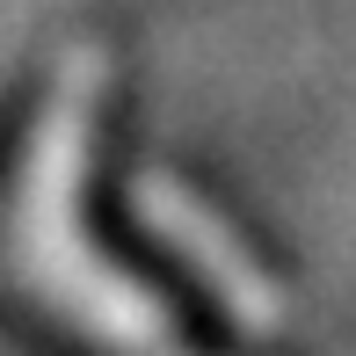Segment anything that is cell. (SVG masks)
Wrapping results in <instances>:
<instances>
[{"label":"cell","mask_w":356,"mask_h":356,"mask_svg":"<svg viewBox=\"0 0 356 356\" xmlns=\"http://www.w3.org/2000/svg\"><path fill=\"white\" fill-rule=\"evenodd\" d=\"M145 218L160 225V240H175V248L189 254V269L211 284V298L240 320V327H254V334L284 327V291H277V277H269V269L225 233V218H211L197 197L160 189V182H145Z\"/></svg>","instance_id":"cell-1"}]
</instances>
